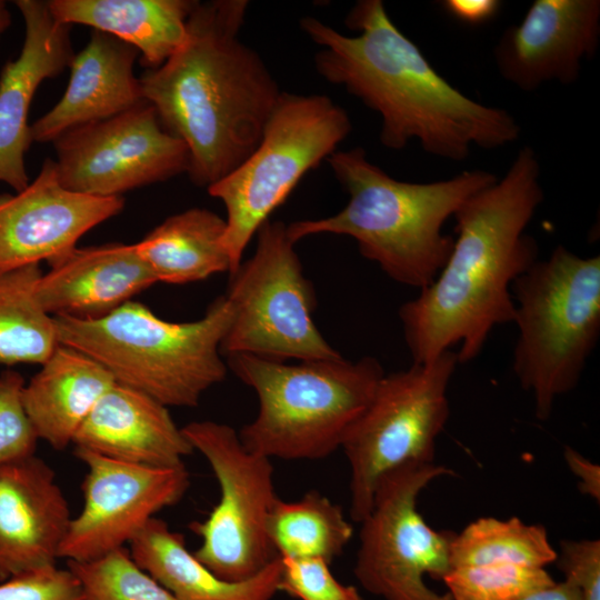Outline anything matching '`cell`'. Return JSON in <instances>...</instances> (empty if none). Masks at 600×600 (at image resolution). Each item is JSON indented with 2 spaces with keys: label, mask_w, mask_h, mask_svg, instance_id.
Wrapping results in <instances>:
<instances>
[{
  "label": "cell",
  "mask_w": 600,
  "mask_h": 600,
  "mask_svg": "<svg viewBox=\"0 0 600 600\" xmlns=\"http://www.w3.org/2000/svg\"><path fill=\"white\" fill-rule=\"evenodd\" d=\"M0 600H87L83 588L67 568L56 566L13 576L0 584Z\"/></svg>",
  "instance_id": "33"
},
{
  "label": "cell",
  "mask_w": 600,
  "mask_h": 600,
  "mask_svg": "<svg viewBox=\"0 0 600 600\" xmlns=\"http://www.w3.org/2000/svg\"><path fill=\"white\" fill-rule=\"evenodd\" d=\"M72 444L113 460L156 468L183 466L194 450L168 407L114 382L77 431Z\"/></svg>",
  "instance_id": "21"
},
{
  "label": "cell",
  "mask_w": 600,
  "mask_h": 600,
  "mask_svg": "<svg viewBox=\"0 0 600 600\" xmlns=\"http://www.w3.org/2000/svg\"><path fill=\"white\" fill-rule=\"evenodd\" d=\"M226 220L206 208L167 218L136 243L158 282L184 284L231 271Z\"/></svg>",
  "instance_id": "25"
},
{
  "label": "cell",
  "mask_w": 600,
  "mask_h": 600,
  "mask_svg": "<svg viewBox=\"0 0 600 600\" xmlns=\"http://www.w3.org/2000/svg\"><path fill=\"white\" fill-rule=\"evenodd\" d=\"M71 519L54 471L42 459L0 464V580L56 566Z\"/></svg>",
  "instance_id": "18"
},
{
  "label": "cell",
  "mask_w": 600,
  "mask_h": 600,
  "mask_svg": "<svg viewBox=\"0 0 600 600\" xmlns=\"http://www.w3.org/2000/svg\"><path fill=\"white\" fill-rule=\"evenodd\" d=\"M556 559L546 528L517 517L479 518L456 533L451 543L452 569L496 563L546 568Z\"/></svg>",
  "instance_id": "28"
},
{
  "label": "cell",
  "mask_w": 600,
  "mask_h": 600,
  "mask_svg": "<svg viewBox=\"0 0 600 600\" xmlns=\"http://www.w3.org/2000/svg\"><path fill=\"white\" fill-rule=\"evenodd\" d=\"M346 24L358 34H343L313 17L300 20L320 47L317 72L379 113L386 148L401 150L418 140L433 157L462 161L472 147L490 150L518 140L516 118L449 83L396 27L381 0L356 2Z\"/></svg>",
  "instance_id": "2"
},
{
  "label": "cell",
  "mask_w": 600,
  "mask_h": 600,
  "mask_svg": "<svg viewBox=\"0 0 600 600\" xmlns=\"http://www.w3.org/2000/svg\"><path fill=\"white\" fill-rule=\"evenodd\" d=\"M11 24V14L6 1L0 0V38Z\"/></svg>",
  "instance_id": "38"
},
{
  "label": "cell",
  "mask_w": 600,
  "mask_h": 600,
  "mask_svg": "<svg viewBox=\"0 0 600 600\" xmlns=\"http://www.w3.org/2000/svg\"><path fill=\"white\" fill-rule=\"evenodd\" d=\"M600 42L599 0H534L493 49L501 77L522 91L550 81L571 84Z\"/></svg>",
  "instance_id": "16"
},
{
  "label": "cell",
  "mask_w": 600,
  "mask_h": 600,
  "mask_svg": "<svg viewBox=\"0 0 600 600\" xmlns=\"http://www.w3.org/2000/svg\"><path fill=\"white\" fill-rule=\"evenodd\" d=\"M139 56L132 46L98 30L73 56L61 99L31 124L32 141L53 142L63 133L121 114L143 102L133 73Z\"/></svg>",
  "instance_id": "20"
},
{
  "label": "cell",
  "mask_w": 600,
  "mask_h": 600,
  "mask_svg": "<svg viewBox=\"0 0 600 600\" xmlns=\"http://www.w3.org/2000/svg\"><path fill=\"white\" fill-rule=\"evenodd\" d=\"M256 236L254 253L230 274L224 296L233 307V319L221 354L279 361L340 357L312 319L314 289L303 274L287 226L269 219Z\"/></svg>",
  "instance_id": "10"
},
{
  "label": "cell",
  "mask_w": 600,
  "mask_h": 600,
  "mask_svg": "<svg viewBox=\"0 0 600 600\" xmlns=\"http://www.w3.org/2000/svg\"><path fill=\"white\" fill-rule=\"evenodd\" d=\"M554 562L564 581L580 591L582 600H600L599 539L560 541Z\"/></svg>",
  "instance_id": "34"
},
{
  "label": "cell",
  "mask_w": 600,
  "mask_h": 600,
  "mask_svg": "<svg viewBox=\"0 0 600 600\" xmlns=\"http://www.w3.org/2000/svg\"><path fill=\"white\" fill-rule=\"evenodd\" d=\"M327 160L349 201L334 216L287 226L291 241L348 236L390 279L418 290L433 281L452 250L453 238L442 232L446 221L497 180L484 170H466L441 181H400L371 163L361 147L334 151Z\"/></svg>",
  "instance_id": "4"
},
{
  "label": "cell",
  "mask_w": 600,
  "mask_h": 600,
  "mask_svg": "<svg viewBox=\"0 0 600 600\" xmlns=\"http://www.w3.org/2000/svg\"><path fill=\"white\" fill-rule=\"evenodd\" d=\"M281 559L279 591L299 600H362L358 589L336 579L319 558Z\"/></svg>",
  "instance_id": "32"
},
{
  "label": "cell",
  "mask_w": 600,
  "mask_h": 600,
  "mask_svg": "<svg viewBox=\"0 0 600 600\" xmlns=\"http://www.w3.org/2000/svg\"><path fill=\"white\" fill-rule=\"evenodd\" d=\"M459 364L448 350L426 363L383 374L341 449L350 467V518L370 512L379 481L412 462H434L450 414L448 388Z\"/></svg>",
  "instance_id": "9"
},
{
  "label": "cell",
  "mask_w": 600,
  "mask_h": 600,
  "mask_svg": "<svg viewBox=\"0 0 600 600\" xmlns=\"http://www.w3.org/2000/svg\"><path fill=\"white\" fill-rule=\"evenodd\" d=\"M87 468L83 506L71 519L59 559L87 562L123 548L160 510L177 504L190 486L184 464L139 466L74 449Z\"/></svg>",
  "instance_id": "14"
},
{
  "label": "cell",
  "mask_w": 600,
  "mask_h": 600,
  "mask_svg": "<svg viewBox=\"0 0 600 600\" xmlns=\"http://www.w3.org/2000/svg\"><path fill=\"white\" fill-rule=\"evenodd\" d=\"M24 384L17 371L0 373V464L36 452L39 439L23 407Z\"/></svg>",
  "instance_id": "31"
},
{
  "label": "cell",
  "mask_w": 600,
  "mask_h": 600,
  "mask_svg": "<svg viewBox=\"0 0 600 600\" xmlns=\"http://www.w3.org/2000/svg\"><path fill=\"white\" fill-rule=\"evenodd\" d=\"M352 129L344 109L324 94L282 91L253 152L208 187L227 217L223 246L232 274L260 226L300 179L327 160Z\"/></svg>",
  "instance_id": "8"
},
{
  "label": "cell",
  "mask_w": 600,
  "mask_h": 600,
  "mask_svg": "<svg viewBox=\"0 0 600 600\" xmlns=\"http://www.w3.org/2000/svg\"><path fill=\"white\" fill-rule=\"evenodd\" d=\"M87 600H180L120 548L87 562L67 561Z\"/></svg>",
  "instance_id": "29"
},
{
  "label": "cell",
  "mask_w": 600,
  "mask_h": 600,
  "mask_svg": "<svg viewBox=\"0 0 600 600\" xmlns=\"http://www.w3.org/2000/svg\"><path fill=\"white\" fill-rule=\"evenodd\" d=\"M566 463L579 480L581 493L600 501V468L573 448L566 446L563 451Z\"/></svg>",
  "instance_id": "36"
},
{
  "label": "cell",
  "mask_w": 600,
  "mask_h": 600,
  "mask_svg": "<svg viewBox=\"0 0 600 600\" xmlns=\"http://www.w3.org/2000/svg\"><path fill=\"white\" fill-rule=\"evenodd\" d=\"M454 472L436 462H412L378 483L368 516L360 522L354 574L384 600H452L430 589L424 577L442 580L451 570L456 532L428 526L417 509L421 491Z\"/></svg>",
  "instance_id": "12"
},
{
  "label": "cell",
  "mask_w": 600,
  "mask_h": 600,
  "mask_svg": "<svg viewBox=\"0 0 600 600\" xmlns=\"http://www.w3.org/2000/svg\"><path fill=\"white\" fill-rule=\"evenodd\" d=\"M52 143L61 184L92 197H122L189 168L187 146L163 129L148 102L74 128Z\"/></svg>",
  "instance_id": "13"
},
{
  "label": "cell",
  "mask_w": 600,
  "mask_h": 600,
  "mask_svg": "<svg viewBox=\"0 0 600 600\" xmlns=\"http://www.w3.org/2000/svg\"><path fill=\"white\" fill-rule=\"evenodd\" d=\"M41 274L40 264L0 272V366L42 364L60 344L36 294Z\"/></svg>",
  "instance_id": "27"
},
{
  "label": "cell",
  "mask_w": 600,
  "mask_h": 600,
  "mask_svg": "<svg viewBox=\"0 0 600 600\" xmlns=\"http://www.w3.org/2000/svg\"><path fill=\"white\" fill-rule=\"evenodd\" d=\"M129 546L134 562L180 600H271L279 591V556L248 580L227 581L188 550L183 534L156 517Z\"/></svg>",
  "instance_id": "23"
},
{
  "label": "cell",
  "mask_w": 600,
  "mask_h": 600,
  "mask_svg": "<svg viewBox=\"0 0 600 600\" xmlns=\"http://www.w3.org/2000/svg\"><path fill=\"white\" fill-rule=\"evenodd\" d=\"M181 429L206 458L220 489L208 517L189 524L201 540L193 554L223 580H248L277 557L267 532L278 499L271 459L249 451L229 424L203 420Z\"/></svg>",
  "instance_id": "11"
},
{
  "label": "cell",
  "mask_w": 600,
  "mask_h": 600,
  "mask_svg": "<svg viewBox=\"0 0 600 600\" xmlns=\"http://www.w3.org/2000/svg\"><path fill=\"white\" fill-rule=\"evenodd\" d=\"M249 2L197 1L182 46L140 80L143 99L189 151L188 174L210 187L258 146L281 94L259 53L239 34Z\"/></svg>",
  "instance_id": "3"
},
{
  "label": "cell",
  "mask_w": 600,
  "mask_h": 600,
  "mask_svg": "<svg viewBox=\"0 0 600 600\" xmlns=\"http://www.w3.org/2000/svg\"><path fill=\"white\" fill-rule=\"evenodd\" d=\"M521 600H582V597L574 586L563 580L532 592Z\"/></svg>",
  "instance_id": "37"
},
{
  "label": "cell",
  "mask_w": 600,
  "mask_h": 600,
  "mask_svg": "<svg viewBox=\"0 0 600 600\" xmlns=\"http://www.w3.org/2000/svg\"><path fill=\"white\" fill-rule=\"evenodd\" d=\"M518 328L512 369L548 420L556 400L579 383L600 337V256L558 244L512 283Z\"/></svg>",
  "instance_id": "7"
},
{
  "label": "cell",
  "mask_w": 600,
  "mask_h": 600,
  "mask_svg": "<svg viewBox=\"0 0 600 600\" xmlns=\"http://www.w3.org/2000/svg\"><path fill=\"white\" fill-rule=\"evenodd\" d=\"M122 197L100 198L66 189L53 159L14 194L0 196V272L59 260L92 228L123 209Z\"/></svg>",
  "instance_id": "15"
},
{
  "label": "cell",
  "mask_w": 600,
  "mask_h": 600,
  "mask_svg": "<svg viewBox=\"0 0 600 600\" xmlns=\"http://www.w3.org/2000/svg\"><path fill=\"white\" fill-rule=\"evenodd\" d=\"M49 266L36 294L52 317L98 319L158 282L136 243L76 247Z\"/></svg>",
  "instance_id": "19"
},
{
  "label": "cell",
  "mask_w": 600,
  "mask_h": 600,
  "mask_svg": "<svg viewBox=\"0 0 600 600\" xmlns=\"http://www.w3.org/2000/svg\"><path fill=\"white\" fill-rule=\"evenodd\" d=\"M53 18L84 24L138 50L147 70L161 67L184 42L192 0H50Z\"/></svg>",
  "instance_id": "24"
},
{
  "label": "cell",
  "mask_w": 600,
  "mask_h": 600,
  "mask_svg": "<svg viewBox=\"0 0 600 600\" xmlns=\"http://www.w3.org/2000/svg\"><path fill=\"white\" fill-rule=\"evenodd\" d=\"M442 581L452 600H521L556 582L544 568L507 563L453 568Z\"/></svg>",
  "instance_id": "30"
},
{
  "label": "cell",
  "mask_w": 600,
  "mask_h": 600,
  "mask_svg": "<svg viewBox=\"0 0 600 600\" xmlns=\"http://www.w3.org/2000/svg\"><path fill=\"white\" fill-rule=\"evenodd\" d=\"M227 367L259 400L256 418L238 432L242 444L284 460H319L340 449L384 374L373 357L289 364L232 354Z\"/></svg>",
  "instance_id": "6"
},
{
  "label": "cell",
  "mask_w": 600,
  "mask_h": 600,
  "mask_svg": "<svg viewBox=\"0 0 600 600\" xmlns=\"http://www.w3.org/2000/svg\"><path fill=\"white\" fill-rule=\"evenodd\" d=\"M540 163L521 148L500 180L457 210L452 250L433 281L399 308L413 363L458 348L459 363L474 360L498 326L512 323V283L538 260L526 229L543 202Z\"/></svg>",
  "instance_id": "1"
},
{
  "label": "cell",
  "mask_w": 600,
  "mask_h": 600,
  "mask_svg": "<svg viewBox=\"0 0 600 600\" xmlns=\"http://www.w3.org/2000/svg\"><path fill=\"white\" fill-rule=\"evenodd\" d=\"M441 6L451 17L469 26H480L490 21L499 11L497 0H446Z\"/></svg>",
  "instance_id": "35"
},
{
  "label": "cell",
  "mask_w": 600,
  "mask_h": 600,
  "mask_svg": "<svg viewBox=\"0 0 600 600\" xmlns=\"http://www.w3.org/2000/svg\"><path fill=\"white\" fill-rule=\"evenodd\" d=\"M24 21V40L19 56L0 72V182L16 192L27 188L24 157L33 142L28 114L37 89L69 67L73 51L70 24L57 21L48 2H13Z\"/></svg>",
  "instance_id": "17"
},
{
  "label": "cell",
  "mask_w": 600,
  "mask_h": 600,
  "mask_svg": "<svg viewBox=\"0 0 600 600\" xmlns=\"http://www.w3.org/2000/svg\"><path fill=\"white\" fill-rule=\"evenodd\" d=\"M53 319L60 344L89 356L117 383L168 408L197 407L229 370L220 351L233 319V307L226 296L190 322L162 320L131 300L98 319Z\"/></svg>",
  "instance_id": "5"
},
{
  "label": "cell",
  "mask_w": 600,
  "mask_h": 600,
  "mask_svg": "<svg viewBox=\"0 0 600 600\" xmlns=\"http://www.w3.org/2000/svg\"><path fill=\"white\" fill-rule=\"evenodd\" d=\"M267 532L279 557L319 558L330 563L351 540L353 528L339 504L311 490L296 501L278 497L268 516Z\"/></svg>",
  "instance_id": "26"
},
{
  "label": "cell",
  "mask_w": 600,
  "mask_h": 600,
  "mask_svg": "<svg viewBox=\"0 0 600 600\" xmlns=\"http://www.w3.org/2000/svg\"><path fill=\"white\" fill-rule=\"evenodd\" d=\"M23 387L22 402L38 439L63 450L116 382L89 356L59 344Z\"/></svg>",
  "instance_id": "22"
}]
</instances>
